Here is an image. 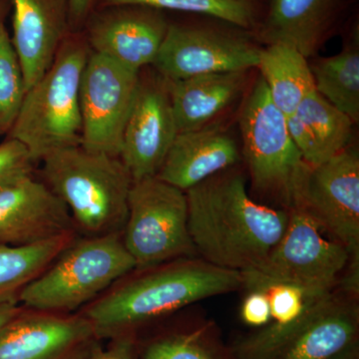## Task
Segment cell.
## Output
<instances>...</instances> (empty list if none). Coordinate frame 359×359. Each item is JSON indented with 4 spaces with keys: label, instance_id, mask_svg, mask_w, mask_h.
Wrapping results in <instances>:
<instances>
[{
    "label": "cell",
    "instance_id": "cell-1",
    "mask_svg": "<svg viewBox=\"0 0 359 359\" xmlns=\"http://www.w3.org/2000/svg\"><path fill=\"white\" fill-rule=\"evenodd\" d=\"M188 228L200 259L240 273L263 264L280 242L290 211L259 204L242 175L224 173L186 191Z\"/></svg>",
    "mask_w": 359,
    "mask_h": 359
},
{
    "label": "cell",
    "instance_id": "cell-2",
    "mask_svg": "<svg viewBox=\"0 0 359 359\" xmlns=\"http://www.w3.org/2000/svg\"><path fill=\"white\" fill-rule=\"evenodd\" d=\"M105 295L87 311L96 337H114L189 304L243 287L242 273L202 259H181L156 266Z\"/></svg>",
    "mask_w": 359,
    "mask_h": 359
},
{
    "label": "cell",
    "instance_id": "cell-3",
    "mask_svg": "<svg viewBox=\"0 0 359 359\" xmlns=\"http://www.w3.org/2000/svg\"><path fill=\"white\" fill-rule=\"evenodd\" d=\"M41 163V181L88 237L121 233L134 181L120 157L79 145L54 151Z\"/></svg>",
    "mask_w": 359,
    "mask_h": 359
},
{
    "label": "cell",
    "instance_id": "cell-4",
    "mask_svg": "<svg viewBox=\"0 0 359 359\" xmlns=\"http://www.w3.org/2000/svg\"><path fill=\"white\" fill-rule=\"evenodd\" d=\"M90 52L83 32H70L50 67L26 91L7 137L25 145L33 162L81 145L80 84Z\"/></svg>",
    "mask_w": 359,
    "mask_h": 359
},
{
    "label": "cell",
    "instance_id": "cell-5",
    "mask_svg": "<svg viewBox=\"0 0 359 359\" xmlns=\"http://www.w3.org/2000/svg\"><path fill=\"white\" fill-rule=\"evenodd\" d=\"M133 269L136 264L125 249L122 233L74 240L23 287L18 302L45 313L73 311Z\"/></svg>",
    "mask_w": 359,
    "mask_h": 359
},
{
    "label": "cell",
    "instance_id": "cell-6",
    "mask_svg": "<svg viewBox=\"0 0 359 359\" xmlns=\"http://www.w3.org/2000/svg\"><path fill=\"white\" fill-rule=\"evenodd\" d=\"M354 295L318 297L292 323L273 325L238 342L236 359H328L358 339Z\"/></svg>",
    "mask_w": 359,
    "mask_h": 359
},
{
    "label": "cell",
    "instance_id": "cell-7",
    "mask_svg": "<svg viewBox=\"0 0 359 359\" xmlns=\"http://www.w3.org/2000/svg\"><path fill=\"white\" fill-rule=\"evenodd\" d=\"M240 128L254 188L276 198L290 210L309 165L290 138L287 116L271 101L262 78L245 101Z\"/></svg>",
    "mask_w": 359,
    "mask_h": 359
},
{
    "label": "cell",
    "instance_id": "cell-8",
    "mask_svg": "<svg viewBox=\"0 0 359 359\" xmlns=\"http://www.w3.org/2000/svg\"><path fill=\"white\" fill-rule=\"evenodd\" d=\"M122 242L136 269L198 256L188 228L186 192L157 176L134 181Z\"/></svg>",
    "mask_w": 359,
    "mask_h": 359
},
{
    "label": "cell",
    "instance_id": "cell-9",
    "mask_svg": "<svg viewBox=\"0 0 359 359\" xmlns=\"http://www.w3.org/2000/svg\"><path fill=\"white\" fill-rule=\"evenodd\" d=\"M170 21L153 68L167 81L212 73L241 72L257 67L261 47L249 30L226 21Z\"/></svg>",
    "mask_w": 359,
    "mask_h": 359
},
{
    "label": "cell",
    "instance_id": "cell-10",
    "mask_svg": "<svg viewBox=\"0 0 359 359\" xmlns=\"http://www.w3.org/2000/svg\"><path fill=\"white\" fill-rule=\"evenodd\" d=\"M289 211V223L280 242L263 264L250 271L292 283L316 297L334 292L340 273L351 261L348 252L337 241L323 237L318 224L301 208Z\"/></svg>",
    "mask_w": 359,
    "mask_h": 359
},
{
    "label": "cell",
    "instance_id": "cell-11",
    "mask_svg": "<svg viewBox=\"0 0 359 359\" xmlns=\"http://www.w3.org/2000/svg\"><path fill=\"white\" fill-rule=\"evenodd\" d=\"M292 207L304 210L323 233L344 245L349 262L359 263L358 151L346 148L318 166H309Z\"/></svg>",
    "mask_w": 359,
    "mask_h": 359
},
{
    "label": "cell",
    "instance_id": "cell-12",
    "mask_svg": "<svg viewBox=\"0 0 359 359\" xmlns=\"http://www.w3.org/2000/svg\"><path fill=\"white\" fill-rule=\"evenodd\" d=\"M140 72L90 52L80 84L82 147L119 157Z\"/></svg>",
    "mask_w": 359,
    "mask_h": 359
},
{
    "label": "cell",
    "instance_id": "cell-13",
    "mask_svg": "<svg viewBox=\"0 0 359 359\" xmlns=\"http://www.w3.org/2000/svg\"><path fill=\"white\" fill-rule=\"evenodd\" d=\"M169 23L160 9L124 4L94 8L82 32L92 51L141 71L154 62Z\"/></svg>",
    "mask_w": 359,
    "mask_h": 359
},
{
    "label": "cell",
    "instance_id": "cell-14",
    "mask_svg": "<svg viewBox=\"0 0 359 359\" xmlns=\"http://www.w3.org/2000/svg\"><path fill=\"white\" fill-rule=\"evenodd\" d=\"M178 134L165 79L142 75L123 132L120 159L133 181L157 176Z\"/></svg>",
    "mask_w": 359,
    "mask_h": 359
},
{
    "label": "cell",
    "instance_id": "cell-15",
    "mask_svg": "<svg viewBox=\"0 0 359 359\" xmlns=\"http://www.w3.org/2000/svg\"><path fill=\"white\" fill-rule=\"evenodd\" d=\"M62 201L29 176L0 189V245H27L74 231Z\"/></svg>",
    "mask_w": 359,
    "mask_h": 359
},
{
    "label": "cell",
    "instance_id": "cell-16",
    "mask_svg": "<svg viewBox=\"0 0 359 359\" xmlns=\"http://www.w3.org/2000/svg\"><path fill=\"white\" fill-rule=\"evenodd\" d=\"M355 0H268L259 9L257 35L266 43L285 42L306 58L337 29Z\"/></svg>",
    "mask_w": 359,
    "mask_h": 359
},
{
    "label": "cell",
    "instance_id": "cell-17",
    "mask_svg": "<svg viewBox=\"0 0 359 359\" xmlns=\"http://www.w3.org/2000/svg\"><path fill=\"white\" fill-rule=\"evenodd\" d=\"M13 36L26 90L50 67L70 32L69 0H11Z\"/></svg>",
    "mask_w": 359,
    "mask_h": 359
},
{
    "label": "cell",
    "instance_id": "cell-18",
    "mask_svg": "<svg viewBox=\"0 0 359 359\" xmlns=\"http://www.w3.org/2000/svg\"><path fill=\"white\" fill-rule=\"evenodd\" d=\"M240 159L237 142L231 134L208 125L177 134L157 177L186 192L235 166Z\"/></svg>",
    "mask_w": 359,
    "mask_h": 359
},
{
    "label": "cell",
    "instance_id": "cell-19",
    "mask_svg": "<svg viewBox=\"0 0 359 359\" xmlns=\"http://www.w3.org/2000/svg\"><path fill=\"white\" fill-rule=\"evenodd\" d=\"M94 335L86 318L21 311L0 330V359H59Z\"/></svg>",
    "mask_w": 359,
    "mask_h": 359
},
{
    "label": "cell",
    "instance_id": "cell-20",
    "mask_svg": "<svg viewBox=\"0 0 359 359\" xmlns=\"http://www.w3.org/2000/svg\"><path fill=\"white\" fill-rule=\"evenodd\" d=\"M165 81L179 133L210 125L240 95L245 72L212 73Z\"/></svg>",
    "mask_w": 359,
    "mask_h": 359
},
{
    "label": "cell",
    "instance_id": "cell-21",
    "mask_svg": "<svg viewBox=\"0 0 359 359\" xmlns=\"http://www.w3.org/2000/svg\"><path fill=\"white\" fill-rule=\"evenodd\" d=\"M257 68L271 101L285 116L294 114L302 101L316 90L308 58L285 42L262 48Z\"/></svg>",
    "mask_w": 359,
    "mask_h": 359
},
{
    "label": "cell",
    "instance_id": "cell-22",
    "mask_svg": "<svg viewBox=\"0 0 359 359\" xmlns=\"http://www.w3.org/2000/svg\"><path fill=\"white\" fill-rule=\"evenodd\" d=\"M358 25L354 22L348 43L332 57L321 58L311 66L316 91L328 102L359 121Z\"/></svg>",
    "mask_w": 359,
    "mask_h": 359
},
{
    "label": "cell",
    "instance_id": "cell-23",
    "mask_svg": "<svg viewBox=\"0 0 359 359\" xmlns=\"http://www.w3.org/2000/svg\"><path fill=\"white\" fill-rule=\"evenodd\" d=\"M74 231L27 245H0V304L18 302L34 280L74 241Z\"/></svg>",
    "mask_w": 359,
    "mask_h": 359
},
{
    "label": "cell",
    "instance_id": "cell-24",
    "mask_svg": "<svg viewBox=\"0 0 359 359\" xmlns=\"http://www.w3.org/2000/svg\"><path fill=\"white\" fill-rule=\"evenodd\" d=\"M124 4L211 16L249 32L256 27L259 13L257 0H96L94 8Z\"/></svg>",
    "mask_w": 359,
    "mask_h": 359
},
{
    "label": "cell",
    "instance_id": "cell-25",
    "mask_svg": "<svg viewBox=\"0 0 359 359\" xmlns=\"http://www.w3.org/2000/svg\"><path fill=\"white\" fill-rule=\"evenodd\" d=\"M295 114L306 123L327 161L347 148L354 123L348 116L332 105L316 90L299 104Z\"/></svg>",
    "mask_w": 359,
    "mask_h": 359
},
{
    "label": "cell",
    "instance_id": "cell-26",
    "mask_svg": "<svg viewBox=\"0 0 359 359\" xmlns=\"http://www.w3.org/2000/svg\"><path fill=\"white\" fill-rule=\"evenodd\" d=\"M26 85L6 25L0 27V135H7L18 118L26 94Z\"/></svg>",
    "mask_w": 359,
    "mask_h": 359
},
{
    "label": "cell",
    "instance_id": "cell-27",
    "mask_svg": "<svg viewBox=\"0 0 359 359\" xmlns=\"http://www.w3.org/2000/svg\"><path fill=\"white\" fill-rule=\"evenodd\" d=\"M144 359H216L205 346L200 332L157 340L146 351Z\"/></svg>",
    "mask_w": 359,
    "mask_h": 359
},
{
    "label": "cell",
    "instance_id": "cell-28",
    "mask_svg": "<svg viewBox=\"0 0 359 359\" xmlns=\"http://www.w3.org/2000/svg\"><path fill=\"white\" fill-rule=\"evenodd\" d=\"M34 164L25 146L7 137L0 144V189L32 176Z\"/></svg>",
    "mask_w": 359,
    "mask_h": 359
},
{
    "label": "cell",
    "instance_id": "cell-29",
    "mask_svg": "<svg viewBox=\"0 0 359 359\" xmlns=\"http://www.w3.org/2000/svg\"><path fill=\"white\" fill-rule=\"evenodd\" d=\"M287 125L290 138L306 164L313 167L325 162L316 137L299 116H287Z\"/></svg>",
    "mask_w": 359,
    "mask_h": 359
},
{
    "label": "cell",
    "instance_id": "cell-30",
    "mask_svg": "<svg viewBox=\"0 0 359 359\" xmlns=\"http://www.w3.org/2000/svg\"><path fill=\"white\" fill-rule=\"evenodd\" d=\"M241 306V318L245 325L254 327H266L271 323V306L268 297L259 289H248Z\"/></svg>",
    "mask_w": 359,
    "mask_h": 359
},
{
    "label": "cell",
    "instance_id": "cell-31",
    "mask_svg": "<svg viewBox=\"0 0 359 359\" xmlns=\"http://www.w3.org/2000/svg\"><path fill=\"white\" fill-rule=\"evenodd\" d=\"M96 0H69V26L71 32L83 30L85 22L93 11Z\"/></svg>",
    "mask_w": 359,
    "mask_h": 359
},
{
    "label": "cell",
    "instance_id": "cell-32",
    "mask_svg": "<svg viewBox=\"0 0 359 359\" xmlns=\"http://www.w3.org/2000/svg\"><path fill=\"white\" fill-rule=\"evenodd\" d=\"M87 359H133L132 344L127 339H121L109 351H103L98 347H91Z\"/></svg>",
    "mask_w": 359,
    "mask_h": 359
},
{
    "label": "cell",
    "instance_id": "cell-33",
    "mask_svg": "<svg viewBox=\"0 0 359 359\" xmlns=\"http://www.w3.org/2000/svg\"><path fill=\"white\" fill-rule=\"evenodd\" d=\"M18 304H20L18 302H6L0 304V330L22 311V309Z\"/></svg>",
    "mask_w": 359,
    "mask_h": 359
},
{
    "label": "cell",
    "instance_id": "cell-34",
    "mask_svg": "<svg viewBox=\"0 0 359 359\" xmlns=\"http://www.w3.org/2000/svg\"><path fill=\"white\" fill-rule=\"evenodd\" d=\"M328 359H359L358 339L351 342V344H348Z\"/></svg>",
    "mask_w": 359,
    "mask_h": 359
},
{
    "label": "cell",
    "instance_id": "cell-35",
    "mask_svg": "<svg viewBox=\"0 0 359 359\" xmlns=\"http://www.w3.org/2000/svg\"><path fill=\"white\" fill-rule=\"evenodd\" d=\"M11 0H0V27L6 25V20L8 14L11 13Z\"/></svg>",
    "mask_w": 359,
    "mask_h": 359
},
{
    "label": "cell",
    "instance_id": "cell-36",
    "mask_svg": "<svg viewBox=\"0 0 359 359\" xmlns=\"http://www.w3.org/2000/svg\"><path fill=\"white\" fill-rule=\"evenodd\" d=\"M81 346L77 347L74 351H71V353L66 354V355L59 359H87L90 348L81 349L80 348Z\"/></svg>",
    "mask_w": 359,
    "mask_h": 359
}]
</instances>
